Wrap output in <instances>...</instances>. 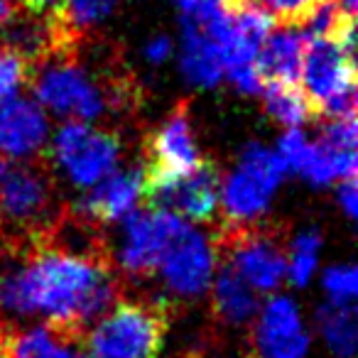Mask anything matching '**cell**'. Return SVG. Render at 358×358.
<instances>
[{
  "instance_id": "obj_1",
  "label": "cell",
  "mask_w": 358,
  "mask_h": 358,
  "mask_svg": "<svg viewBox=\"0 0 358 358\" xmlns=\"http://www.w3.org/2000/svg\"><path fill=\"white\" fill-rule=\"evenodd\" d=\"M50 155L0 159V241L32 245L64 214Z\"/></svg>"
},
{
  "instance_id": "obj_2",
  "label": "cell",
  "mask_w": 358,
  "mask_h": 358,
  "mask_svg": "<svg viewBox=\"0 0 358 358\" xmlns=\"http://www.w3.org/2000/svg\"><path fill=\"white\" fill-rule=\"evenodd\" d=\"M172 324L164 299L120 294L81 336L86 358H159Z\"/></svg>"
},
{
  "instance_id": "obj_3",
  "label": "cell",
  "mask_w": 358,
  "mask_h": 358,
  "mask_svg": "<svg viewBox=\"0 0 358 358\" xmlns=\"http://www.w3.org/2000/svg\"><path fill=\"white\" fill-rule=\"evenodd\" d=\"M289 229L278 221H248L226 224L216 221L209 236L214 255L226 260L255 292H273L287 273Z\"/></svg>"
},
{
  "instance_id": "obj_4",
  "label": "cell",
  "mask_w": 358,
  "mask_h": 358,
  "mask_svg": "<svg viewBox=\"0 0 358 358\" xmlns=\"http://www.w3.org/2000/svg\"><path fill=\"white\" fill-rule=\"evenodd\" d=\"M299 91L319 120L356 115V62L351 42L334 35L304 37Z\"/></svg>"
},
{
  "instance_id": "obj_5",
  "label": "cell",
  "mask_w": 358,
  "mask_h": 358,
  "mask_svg": "<svg viewBox=\"0 0 358 358\" xmlns=\"http://www.w3.org/2000/svg\"><path fill=\"white\" fill-rule=\"evenodd\" d=\"M123 152V138L113 128H94L89 123L69 120L47 150L50 162H57L69 182L79 189H89L106 174L115 172Z\"/></svg>"
},
{
  "instance_id": "obj_6",
  "label": "cell",
  "mask_w": 358,
  "mask_h": 358,
  "mask_svg": "<svg viewBox=\"0 0 358 358\" xmlns=\"http://www.w3.org/2000/svg\"><path fill=\"white\" fill-rule=\"evenodd\" d=\"M219 164L201 159L192 172L172 179H143V204L148 209H162L194 224H216L221 206Z\"/></svg>"
},
{
  "instance_id": "obj_7",
  "label": "cell",
  "mask_w": 358,
  "mask_h": 358,
  "mask_svg": "<svg viewBox=\"0 0 358 358\" xmlns=\"http://www.w3.org/2000/svg\"><path fill=\"white\" fill-rule=\"evenodd\" d=\"M285 169L287 167L280 159V155L270 152L260 145H250L241 155L238 167L221 182L219 209H224L221 221H226V224L258 221L263 211L268 209L273 192L282 182Z\"/></svg>"
},
{
  "instance_id": "obj_8",
  "label": "cell",
  "mask_w": 358,
  "mask_h": 358,
  "mask_svg": "<svg viewBox=\"0 0 358 358\" xmlns=\"http://www.w3.org/2000/svg\"><path fill=\"white\" fill-rule=\"evenodd\" d=\"M214 268L216 255L211 238L185 224L167 245L155 273L164 282L162 299L174 309V302H192L201 297L209 289Z\"/></svg>"
},
{
  "instance_id": "obj_9",
  "label": "cell",
  "mask_w": 358,
  "mask_h": 358,
  "mask_svg": "<svg viewBox=\"0 0 358 358\" xmlns=\"http://www.w3.org/2000/svg\"><path fill=\"white\" fill-rule=\"evenodd\" d=\"M185 221L162 209H135L123 219L118 258H113L120 278L148 280L157 273L167 245Z\"/></svg>"
},
{
  "instance_id": "obj_10",
  "label": "cell",
  "mask_w": 358,
  "mask_h": 358,
  "mask_svg": "<svg viewBox=\"0 0 358 358\" xmlns=\"http://www.w3.org/2000/svg\"><path fill=\"white\" fill-rule=\"evenodd\" d=\"M204 157L192 133L189 101H179L169 115L145 138L143 179H172L187 174Z\"/></svg>"
},
{
  "instance_id": "obj_11",
  "label": "cell",
  "mask_w": 358,
  "mask_h": 358,
  "mask_svg": "<svg viewBox=\"0 0 358 358\" xmlns=\"http://www.w3.org/2000/svg\"><path fill=\"white\" fill-rule=\"evenodd\" d=\"M309 334L289 297H270L258 309L245 338V358H304Z\"/></svg>"
},
{
  "instance_id": "obj_12",
  "label": "cell",
  "mask_w": 358,
  "mask_h": 358,
  "mask_svg": "<svg viewBox=\"0 0 358 358\" xmlns=\"http://www.w3.org/2000/svg\"><path fill=\"white\" fill-rule=\"evenodd\" d=\"M50 120L45 110L25 96L0 103V159H32L47 155Z\"/></svg>"
},
{
  "instance_id": "obj_13",
  "label": "cell",
  "mask_w": 358,
  "mask_h": 358,
  "mask_svg": "<svg viewBox=\"0 0 358 358\" xmlns=\"http://www.w3.org/2000/svg\"><path fill=\"white\" fill-rule=\"evenodd\" d=\"M135 206H143V167L106 174L86 189L76 204H71V209L106 229L113 221H123L133 214Z\"/></svg>"
},
{
  "instance_id": "obj_14",
  "label": "cell",
  "mask_w": 358,
  "mask_h": 358,
  "mask_svg": "<svg viewBox=\"0 0 358 358\" xmlns=\"http://www.w3.org/2000/svg\"><path fill=\"white\" fill-rule=\"evenodd\" d=\"M216 278L211 285V319L221 329L245 327L260 309V292H255L226 260L216 258Z\"/></svg>"
},
{
  "instance_id": "obj_15",
  "label": "cell",
  "mask_w": 358,
  "mask_h": 358,
  "mask_svg": "<svg viewBox=\"0 0 358 358\" xmlns=\"http://www.w3.org/2000/svg\"><path fill=\"white\" fill-rule=\"evenodd\" d=\"M304 45L307 40H304L302 30L282 27L278 32H270L255 57V71L260 76V84L299 86Z\"/></svg>"
},
{
  "instance_id": "obj_16",
  "label": "cell",
  "mask_w": 358,
  "mask_h": 358,
  "mask_svg": "<svg viewBox=\"0 0 358 358\" xmlns=\"http://www.w3.org/2000/svg\"><path fill=\"white\" fill-rule=\"evenodd\" d=\"M10 358H86L81 334L66 331L55 324H37L30 329H10Z\"/></svg>"
},
{
  "instance_id": "obj_17",
  "label": "cell",
  "mask_w": 358,
  "mask_h": 358,
  "mask_svg": "<svg viewBox=\"0 0 358 358\" xmlns=\"http://www.w3.org/2000/svg\"><path fill=\"white\" fill-rule=\"evenodd\" d=\"M185 74L199 86H214L224 74V52L221 45L201 30L196 22L185 17V52H182Z\"/></svg>"
},
{
  "instance_id": "obj_18",
  "label": "cell",
  "mask_w": 358,
  "mask_h": 358,
  "mask_svg": "<svg viewBox=\"0 0 358 358\" xmlns=\"http://www.w3.org/2000/svg\"><path fill=\"white\" fill-rule=\"evenodd\" d=\"M324 341L338 358H353L356 353V312L353 304H327L317 314Z\"/></svg>"
},
{
  "instance_id": "obj_19",
  "label": "cell",
  "mask_w": 358,
  "mask_h": 358,
  "mask_svg": "<svg viewBox=\"0 0 358 358\" xmlns=\"http://www.w3.org/2000/svg\"><path fill=\"white\" fill-rule=\"evenodd\" d=\"M265 110L287 128H299L312 115L302 91L294 84H265Z\"/></svg>"
},
{
  "instance_id": "obj_20",
  "label": "cell",
  "mask_w": 358,
  "mask_h": 358,
  "mask_svg": "<svg viewBox=\"0 0 358 358\" xmlns=\"http://www.w3.org/2000/svg\"><path fill=\"white\" fill-rule=\"evenodd\" d=\"M248 3L268 15L270 22H278L280 27L289 30H304L324 6V0H248Z\"/></svg>"
},
{
  "instance_id": "obj_21",
  "label": "cell",
  "mask_w": 358,
  "mask_h": 358,
  "mask_svg": "<svg viewBox=\"0 0 358 358\" xmlns=\"http://www.w3.org/2000/svg\"><path fill=\"white\" fill-rule=\"evenodd\" d=\"M113 3L115 0H69V6L52 20L62 22L66 30L76 35H89L91 27L108 15Z\"/></svg>"
},
{
  "instance_id": "obj_22",
  "label": "cell",
  "mask_w": 358,
  "mask_h": 358,
  "mask_svg": "<svg viewBox=\"0 0 358 358\" xmlns=\"http://www.w3.org/2000/svg\"><path fill=\"white\" fill-rule=\"evenodd\" d=\"M319 245H322L319 231H304V234H299V238L294 241L292 248H289L287 273L297 287L307 285L309 278H312V270H314V265H317Z\"/></svg>"
},
{
  "instance_id": "obj_23",
  "label": "cell",
  "mask_w": 358,
  "mask_h": 358,
  "mask_svg": "<svg viewBox=\"0 0 358 358\" xmlns=\"http://www.w3.org/2000/svg\"><path fill=\"white\" fill-rule=\"evenodd\" d=\"M32 64L17 50L0 45V103L17 94L20 86L30 84Z\"/></svg>"
},
{
  "instance_id": "obj_24",
  "label": "cell",
  "mask_w": 358,
  "mask_h": 358,
  "mask_svg": "<svg viewBox=\"0 0 358 358\" xmlns=\"http://www.w3.org/2000/svg\"><path fill=\"white\" fill-rule=\"evenodd\" d=\"M324 287H327L334 304H353V297H356V289H358L356 270L351 265L331 268L324 275Z\"/></svg>"
},
{
  "instance_id": "obj_25",
  "label": "cell",
  "mask_w": 358,
  "mask_h": 358,
  "mask_svg": "<svg viewBox=\"0 0 358 358\" xmlns=\"http://www.w3.org/2000/svg\"><path fill=\"white\" fill-rule=\"evenodd\" d=\"M66 6H69V0H17L20 10H25L32 17H42V20L57 17Z\"/></svg>"
},
{
  "instance_id": "obj_26",
  "label": "cell",
  "mask_w": 358,
  "mask_h": 358,
  "mask_svg": "<svg viewBox=\"0 0 358 358\" xmlns=\"http://www.w3.org/2000/svg\"><path fill=\"white\" fill-rule=\"evenodd\" d=\"M356 194H358L356 177H348V179H341V182H338V204L343 206V211H346L348 216L356 214V206H358Z\"/></svg>"
},
{
  "instance_id": "obj_27",
  "label": "cell",
  "mask_w": 358,
  "mask_h": 358,
  "mask_svg": "<svg viewBox=\"0 0 358 358\" xmlns=\"http://www.w3.org/2000/svg\"><path fill=\"white\" fill-rule=\"evenodd\" d=\"M145 52H148V57L152 62H162L164 57L169 55V40H167V37H155Z\"/></svg>"
},
{
  "instance_id": "obj_28",
  "label": "cell",
  "mask_w": 358,
  "mask_h": 358,
  "mask_svg": "<svg viewBox=\"0 0 358 358\" xmlns=\"http://www.w3.org/2000/svg\"><path fill=\"white\" fill-rule=\"evenodd\" d=\"M15 324L10 322H0V358H10V351H8V341H10V329Z\"/></svg>"
},
{
  "instance_id": "obj_29",
  "label": "cell",
  "mask_w": 358,
  "mask_h": 358,
  "mask_svg": "<svg viewBox=\"0 0 358 358\" xmlns=\"http://www.w3.org/2000/svg\"><path fill=\"white\" fill-rule=\"evenodd\" d=\"M15 15V6H13V0H0V27L8 25Z\"/></svg>"
},
{
  "instance_id": "obj_30",
  "label": "cell",
  "mask_w": 358,
  "mask_h": 358,
  "mask_svg": "<svg viewBox=\"0 0 358 358\" xmlns=\"http://www.w3.org/2000/svg\"><path fill=\"white\" fill-rule=\"evenodd\" d=\"M177 3H179V6H182V10H185V15H187V13H192L196 6H201L204 0H177Z\"/></svg>"
},
{
  "instance_id": "obj_31",
  "label": "cell",
  "mask_w": 358,
  "mask_h": 358,
  "mask_svg": "<svg viewBox=\"0 0 358 358\" xmlns=\"http://www.w3.org/2000/svg\"><path fill=\"white\" fill-rule=\"evenodd\" d=\"M174 358H209V356H206L201 348H194V351H185V353H179V356H174Z\"/></svg>"
},
{
  "instance_id": "obj_32",
  "label": "cell",
  "mask_w": 358,
  "mask_h": 358,
  "mask_svg": "<svg viewBox=\"0 0 358 358\" xmlns=\"http://www.w3.org/2000/svg\"><path fill=\"white\" fill-rule=\"evenodd\" d=\"M219 3H224V6H234V3H238V0H219Z\"/></svg>"
}]
</instances>
